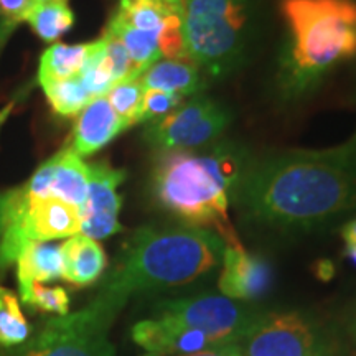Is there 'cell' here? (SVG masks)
Masks as SVG:
<instances>
[{
	"mask_svg": "<svg viewBox=\"0 0 356 356\" xmlns=\"http://www.w3.org/2000/svg\"><path fill=\"white\" fill-rule=\"evenodd\" d=\"M26 22L44 42H55L74 25V13L70 0H37Z\"/></svg>",
	"mask_w": 356,
	"mask_h": 356,
	"instance_id": "obj_22",
	"label": "cell"
},
{
	"mask_svg": "<svg viewBox=\"0 0 356 356\" xmlns=\"http://www.w3.org/2000/svg\"><path fill=\"white\" fill-rule=\"evenodd\" d=\"M37 0H0V44L22 22H26Z\"/></svg>",
	"mask_w": 356,
	"mask_h": 356,
	"instance_id": "obj_29",
	"label": "cell"
},
{
	"mask_svg": "<svg viewBox=\"0 0 356 356\" xmlns=\"http://www.w3.org/2000/svg\"><path fill=\"white\" fill-rule=\"evenodd\" d=\"M184 104V96L175 92L159 91V89H145L142 97V106L139 113V122L155 121L170 114L172 111Z\"/></svg>",
	"mask_w": 356,
	"mask_h": 356,
	"instance_id": "obj_27",
	"label": "cell"
},
{
	"mask_svg": "<svg viewBox=\"0 0 356 356\" xmlns=\"http://www.w3.org/2000/svg\"><path fill=\"white\" fill-rule=\"evenodd\" d=\"M118 307L95 296L84 309L50 318L15 350V356H115L109 330Z\"/></svg>",
	"mask_w": 356,
	"mask_h": 356,
	"instance_id": "obj_6",
	"label": "cell"
},
{
	"mask_svg": "<svg viewBox=\"0 0 356 356\" xmlns=\"http://www.w3.org/2000/svg\"><path fill=\"white\" fill-rule=\"evenodd\" d=\"M25 305L32 307L43 314H55L58 317L66 315L70 310V296L63 287H47L35 282L25 297H22Z\"/></svg>",
	"mask_w": 356,
	"mask_h": 356,
	"instance_id": "obj_26",
	"label": "cell"
},
{
	"mask_svg": "<svg viewBox=\"0 0 356 356\" xmlns=\"http://www.w3.org/2000/svg\"><path fill=\"white\" fill-rule=\"evenodd\" d=\"M63 275L61 244L33 243L22 252L17 261L20 297H25L35 282H50Z\"/></svg>",
	"mask_w": 356,
	"mask_h": 356,
	"instance_id": "obj_18",
	"label": "cell"
},
{
	"mask_svg": "<svg viewBox=\"0 0 356 356\" xmlns=\"http://www.w3.org/2000/svg\"><path fill=\"white\" fill-rule=\"evenodd\" d=\"M104 32L114 35L115 38L121 40V43L126 47L129 56H131L134 66H136L139 78L150 66L157 63L160 58H162L159 33L140 32V30L124 25L114 19L109 20Z\"/></svg>",
	"mask_w": 356,
	"mask_h": 356,
	"instance_id": "obj_21",
	"label": "cell"
},
{
	"mask_svg": "<svg viewBox=\"0 0 356 356\" xmlns=\"http://www.w3.org/2000/svg\"><path fill=\"white\" fill-rule=\"evenodd\" d=\"M355 140H356V137H355Z\"/></svg>",
	"mask_w": 356,
	"mask_h": 356,
	"instance_id": "obj_36",
	"label": "cell"
},
{
	"mask_svg": "<svg viewBox=\"0 0 356 356\" xmlns=\"http://www.w3.org/2000/svg\"><path fill=\"white\" fill-rule=\"evenodd\" d=\"M226 244L195 226H144L134 233L97 293L124 309L132 296L195 282L220 264Z\"/></svg>",
	"mask_w": 356,
	"mask_h": 356,
	"instance_id": "obj_2",
	"label": "cell"
},
{
	"mask_svg": "<svg viewBox=\"0 0 356 356\" xmlns=\"http://www.w3.org/2000/svg\"><path fill=\"white\" fill-rule=\"evenodd\" d=\"M238 356H332L322 330L305 315H257L233 343Z\"/></svg>",
	"mask_w": 356,
	"mask_h": 356,
	"instance_id": "obj_7",
	"label": "cell"
},
{
	"mask_svg": "<svg viewBox=\"0 0 356 356\" xmlns=\"http://www.w3.org/2000/svg\"><path fill=\"white\" fill-rule=\"evenodd\" d=\"M345 254L356 266V244H346Z\"/></svg>",
	"mask_w": 356,
	"mask_h": 356,
	"instance_id": "obj_33",
	"label": "cell"
},
{
	"mask_svg": "<svg viewBox=\"0 0 356 356\" xmlns=\"http://www.w3.org/2000/svg\"><path fill=\"white\" fill-rule=\"evenodd\" d=\"M30 337L32 325L26 322L17 296L0 287V348H19Z\"/></svg>",
	"mask_w": 356,
	"mask_h": 356,
	"instance_id": "obj_23",
	"label": "cell"
},
{
	"mask_svg": "<svg viewBox=\"0 0 356 356\" xmlns=\"http://www.w3.org/2000/svg\"><path fill=\"white\" fill-rule=\"evenodd\" d=\"M88 198L81 208V234L91 239L109 238L122 231L119 222L122 200L118 188L126 178V172L113 168L108 162L88 165Z\"/></svg>",
	"mask_w": 356,
	"mask_h": 356,
	"instance_id": "obj_10",
	"label": "cell"
},
{
	"mask_svg": "<svg viewBox=\"0 0 356 356\" xmlns=\"http://www.w3.org/2000/svg\"><path fill=\"white\" fill-rule=\"evenodd\" d=\"M350 333H351V337H353V340L356 341V310H355L353 317H351V322H350Z\"/></svg>",
	"mask_w": 356,
	"mask_h": 356,
	"instance_id": "obj_34",
	"label": "cell"
},
{
	"mask_svg": "<svg viewBox=\"0 0 356 356\" xmlns=\"http://www.w3.org/2000/svg\"><path fill=\"white\" fill-rule=\"evenodd\" d=\"M147 356H150V355H147Z\"/></svg>",
	"mask_w": 356,
	"mask_h": 356,
	"instance_id": "obj_35",
	"label": "cell"
},
{
	"mask_svg": "<svg viewBox=\"0 0 356 356\" xmlns=\"http://www.w3.org/2000/svg\"><path fill=\"white\" fill-rule=\"evenodd\" d=\"M244 167L231 145L197 150H165L152 172V195L163 211L186 226L213 228L226 246H241L229 222V191Z\"/></svg>",
	"mask_w": 356,
	"mask_h": 356,
	"instance_id": "obj_3",
	"label": "cell"
},
{
	"mask_svg": "<svg viewBox=\"0 0 356 356\" xmlns=\"http://www.w3.org/2000/svg\"><path fill=\"white\" fill-rule=\"evenodd\" d=\"M30 200L26 184L0 193V277L33 244L29 228Z\"/></svg>",
	"mask_w": 356,
	"mask_h": 356,
	"instance_id": "obj_12",
	"label": "cell"
},
{
	"mask_svg": "<svg viewBox=\"0 0 356 356\" xmlns=\"http://www.w3.org/2000/svg\"><path fill=\"white\" fill-rule=\"evenodd\" d=\"M43 88L47 99L50 102L51 109L56 114L74 115L79 114L95 97L88 92L79 76L70 79H60V81H48L40 84Z\"/></svg>",
	"mask_w": 356,
	"mask_h": 356,
	"instance_id": "obj_24",
	"label": "cell"
},
{
	"mask_svg": "<svg viewBox=\"0 0 356 356\" xmlns=\"http://www.w3.org/2000/svg\"><path fill=\"white\" fill-rule=\"evenodd\" d=\"M231 122L225 104L204 96L184 102L180 108L147 127L145 140L160 150H193L218 139Z\"/></svg>",
	"mask_w": 356,
	"mask_h": 356,
	"instance_id": "obj_9",
	"label": "cell"
},
{
	"mask_svg": "<svg viewBox=\"0 0 356 356\" xmlns=\"http://www.w3.org/2000/svg\"><path fill=\"white\" fill-rule=\"evenodd\" d=\"M144 92V84H142L140 78H137L115 84L106 95V99L109 101L115 114L122 119L127 129L134 124H139V113Z\"/></svg>",
	"mask_w": 356,
	"mask_h": 356,
	"instance_id": "obj_25",
	"label": "cell"
},
{
	"mask_svg": "<svg viewBox=\"0 0 356 356\" xmlns=\"http://www.w3.org/2000/svg\"><path fill=\"white\" fill-rule=\"evenodd\" d=\"M222 296L234 300H257L273 286V267L264 257L241 246H226L218 280Z\"/></svg>",
	"mask_w": 356,
	"mask_h": 356,
	"instance_id": "obj_11",
	"label": "cell"
},
{
	"mask_svg": "<svg viewBox=\"0 0 356 356\" xmlns=\"http://www.w3.org/2000/svg\"><path fill=\"white\" fill-rule=\"evenodd\" d=\"M289 26L282 81L291 95H304L340 61L356 55L353 0H280Z\"/></svg>",
	"mask_w": 356,
	"mask_h": 356,
	"instance_id": "obj_4",
	"label": "cell"
},
{
	"mask_svg": "<svg viewBox=\"0 0 356 356\" xmlns=\"http://www.w3.org/2000/svg\"><path fill=\"white\" fill-rule=\"evenodd\" d=\"M92 51V43H55L43 53L38 66V83L60 81L78 76Z\"/></svg>",
	"mask_w": 356,
	"mask_h": 356,
	"instance_id": "obj_20",
	"label": "cell"
},
{
	"mask_svg": "<svg viewBox=\"0 0 356 356\" xmlns=\"http://www.w3.org/2000/svg\"><path fill=\"white\" fill-rule=\"evenodd\" d=\"M132 340L150 356L190 355L197 351L216 348L210 338L197 330L175 325L168 320L154 317L140 320L132 327Z\"/></svg>",
	"mask_w": 356,
	"mask_h": 356,
	"instance_id": "obj_13",
	"label": "cell"
},
{
	"mask_svg": "<svg viewBox=\"0 0 356 356\" xmlns=\"http://www.w3.org/2000/svg\"><path fill=\"white\" fill-rule=\"evenodd\" d=\"M252 0H184L185 53L204 74L220 78L241 65Z\"/></svg>",
	"mask_w": 356,
	"mask_h": 356,
	"instance_id": "obj_5",
	"label": "cell"
},
{
	"mask_svg": "<svg viewBox=\"0 0 356 356\" xmlns=\"http://www.w3.org/2000/svg\"><path fill=\"white\" fill-rule=\"evenodd\" d=\"M140 81L145 89L175 92L184 97L204 89L203 71L188 56L159 60L142 74Z\"/></svg>",
	"mask_w": 356,
	"mask_h": 356,
	"instance_id": "obj_17",
	"label": "cell"
},
{
	"mask_svg": "<svg viewBox=\"0 0 356 356\" xmlns=\"http://www.w3.org/2000/svg\"><path fill=\"white\" fill-rule=\"evenodd\" d=\"M29 226L33 243L71 238L81 233V213L76 207L60 198L32 197Z\"/></svg>",
	"mask_w": 356,
	"mask_h": 356,
	"instance_id": "obj_15",
	"label": "cell"
},
{
	"mask_svg": "<svg viewBox=\"0 0 356 356\" xmlns=\"http://www.w3.org/2000/svg\"><path fill=\"white\" fill-rule=\"evenodd\" d=\"M61 261H63L61 279L76 287L95 284L108 264V257L101 244L84 234L71 236L68 241L61 244Z\"/></svg>",
	"mask_w": 356,
	"mask_h": 356,
	"instance_id": "obj_16",
	"label": "cell"
},
{
	"mask_svg": "<svg viewBox=\"0 0 356 356\" xmlns=\"http://www.w3.org/2000/svg\"><path fill=\"white\" fill-rule=\"evenodd\" d=\"M181 356H238V355H236L233 345H228V346H220V348L203 350V351H197V353L181 355Z\"/></svg>",
	"mask_w": 356,
	"mask_h": 356,
	"instance_id": "obj_30",
	"label": "cell"
},
{
	"mask_svg": "<svg viewBox=\"0 0 356 356\" xmlns=\"http://www.w3.org/2000/svg\"><path fill=\"white\" fill-rule=\"evenodd\" d=\"M229 197L252 225L279 231L318 228L356 207V140L244 163Z\"/></svg>",
	"mask_w": 356,
	"mask_h": 356,
	"instance_id": "obj_1",
	"label": "cell"
},
{
	"mask_svg": "<svg viewBox=\"0 0 356 356\" xmlns=\"http://www.w3.org/2000/svg\"><path fill=\"white\" fill-rule=\"evenodd\" d=\"M155 317L180 325L186 330H197L210 338L216 348L233 345L257 315L233 299L213 293L188 299L165 300L155 310Z\"/></svg>",
	"mask_w": 356,
	"mask_h": 356,
	"instance_id": "obj_8",
	"label": "cell"
},
{
	"mask_svg": "<svg viewBox=\"0 0 356 356\" xmlns=\"http://www.w3.org/2000/svg\"><path fill=\"white\" fill-rule=\"evenodd\" d=\"M53 159H55V168H53L51 197L63 200L81 211L88 198V163H84L83 159L70 149L61 150L53 155Z\"/></svg>",
	"mask_w": 356,
	"mask_h": 356,
	"instance_id": "obj_19",
	"label": "cell"
},
{
	"mask_svg": "<svg viewBox=\"0 0 356 356\" xmlns=\"http://www.w3.org/2000/svg\"><path fill=\"white\" fill-rule=\"evenodd\" d=\"M341 236H343L346 244H356V220L346 222L341 229Z\"/></svg>",
	"mask_w": 356,
	"mask_h": 356,
	"instance_id": "obj_32",
	"label": "cell"
},
{
	"mask_svg": "<svg viewBox=\"0 0 356 356\" xmlns=\"http://www.w3.org/2000/svg\"><path fill=\"white\" fill-rule=\"evenodd\" d=\"M333 273H335V267H333L330 261H320L317 264V275L320 279L323 280L332 279Z\"/></svg>",
	"mask_w": 356,
	"mask_h": 356,
	"instance_id": "obj_31",
	"label": "cell"
},
{
	"mask_svg": "<svg viewBox=\"0 0 356 356\" xmlns=\"http://www.w3.org/2000/svg\"><path fill=\"white\" fill-rule=\"evenodd\" d=\"M102 40L106 43V56H108L111 71H113V81L115 84L129 81V79H137L136 66H134L131 56L126 50V47L121 43V40H118L114 35L104 32Z\"/></svg>",
	"mask_w": 356,
	"mask_h": 356,
	"instance_id": "obj_28",
	"label": "cell"
},
{
	"mask_svg": "<svg viewBox=\"0 0 356 356\" xmlns=\"http://www.w3.org/2000/svg\"><path fill=\"white\" fill-rule=\"evenodd\" d=\"M126 129L127 126L115 114L106 96L95 97L81 111L74 124L70 150H73L79 157L96 154Z\"/></svg>",
	"mask_w": 356,
	"mask_h": 356,
	"instance_id": "obj_14",
	"label": "cell"
}]
</instances>
